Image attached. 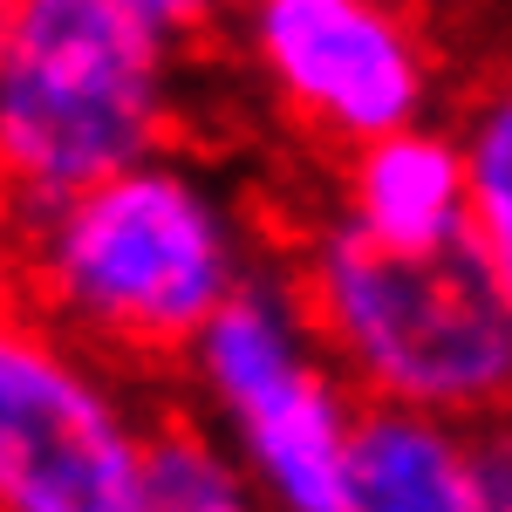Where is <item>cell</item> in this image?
I'll list each match as a JSON object with an SVG mask.
<instances>
[{
	"label": "cell",
	"mask_w": 512,
	"mask_h": 512,
	"mask_svg": "<svg viewBox=\"0 0 512 512\" xmlns=\"http://www.w3.org/2000/svg\"><path fill=\"white\" fill-rule=\"evenodd\" d=\"M239 274V212L164 151L14 219V294L117 362H178Z\"/></svg>",
	"instance_id": "obj_1"
},
{
	"label": "cell",
	"mask_w": 512,
	"mask_h": 512,
	"mask_svg": "<svg viewBox=\"0 0 512 512\" xmlns=\"http://www.w3.org/2000/svg\"><path fill=\"white\" fill-rule=\"evenodd\" d=\"M294 287L355 396L417 403L458 424L499 417L512 383V260L478 233L396 253L335 219L294 267Z\"/></svg>",
	"instance_id": "obj_2"
},
{
	"label": "cell",
	"mask_w": 512,
	"mask_h": 512,
	"mask_svg": "<svg viewBox=\"0 0 512 512\" xmlns=\"http://www.w3.org/2000/svg\"><path fill=\"white\" fill-rule=\"evenodd\" d=\"M178 144V35L123 0H7L0 198L28 219Z\"/></svg>",
	"instance_id": "obj_3"
},
{
	"label": "cell",
	"mask_w": 512,
	"mask_h": 512,
	"mask_svg": "<svg viewBox=\"0 0 512 512\" xmlns=\"http://www.w3.org/2000/svg\"><path fill=\"white\" fill-rule=\"evenodd\" d=\"M239 48L301 137L355 151L431 117L437 48L403 0H239Z\"/></svg>",
	"instance_id": "obj_4"
},
{
	"label": "cell",
	"mask_w": 512,
	"mask_h": 512,
	"mask_svg": "<svg viewBox=\"0 0 512 512\" xmlns=\"http://www.w3.org/2000/svg\"><path fill=\"white\" fill-rule=\"evenodd\" d=\"M123 390L41 315L0 301V512H144Z\"/></svg>",
	"instance_id": "obj_5"
},
{
	"label": "cell",
	"mask_w": 512,
	"mask_h": 512,
	"mask_svg": "<svg viewBox=\"0 0 512 512\" xmlns=\"http://www.w3.org/2000/svg\"><path fill=\"white\" fill-rule=\"evenodd\" d=\"M349 410L355 390L328 362V349L301 355L246 396H233L219 417L233 431V458L253 499H274L287 512H349V485H342Z\"/></svg>",
	"instance_id": "obj_6"
},
{
	"label": "cell",
	"mask_w": 512,
	"mask_h": 512,
	"mask_svg": "<svg viewBox=\"0 0 512 512\" xmlns=\"http://www.w3.org/2000/svg\"><path fill=\"white\" fill-rule=\"evenodd\" d=\"M465 437L472 424H458V417L355 396L349 431H342L349 512H478Z\"/></svg>",
	"instance_id": "obj_7"
},
{
	"label": "cell",
	"mask_w": 512,
	"mask_h": 512,
	"mask_svg": "<svg viewBox=\"0 0 512 512\" xmlns=\"http://www.w3.org/2000/svg\"><path fill=\"white\" fill-rule=\"evenodd\" d=\"M349 219L362 239L396 253H431L472 233L465 219V178H458V137L437 123H403L349 151Z\"/></svg>",
	"instance_id": "obj_8"
},
{
	"label": "cell",
	"mask_w": 512,
	"mask_h": 512,
	"mask_svg": "<svg viewBox=\"0 0 512 512\" xmlns=\"http://www.w3.org/2000/svg\"><path fill=\"white\" fill-rule=\"evenodd\" d=\"M137 485H144V512H246V506H260L246 472H239L233 444H219L192 417H158V431H144V444H137Z\"/></svg>",
	"instance_id": "obj_9"
},
{
	"label": "cell",
	"mask_w": 512,
	"mask_h": 512,
	"mask_svg": "<svg viewBox=\"0 0 512 512\" xmlns=\"http://www.w3.org/2000/svg\"><path fill=\"white\" fill-rule=\"evenodd\" d=\"M458 178H465V219L472 233L512 260V103L492 89L458 130Z\"/></svg>",
	"instance_id": "obj_10"
},
{
	"label": "cell",
	"mask_w": 512,
	"mask_h": 512,
	"mask_svg": "<svg viewBox=\"0 0 512 512\" xmlns=\"http://www.w3.org/2000/svg\"><path fill=\"white\" fill-rule=\"evenodd\" d=\"M123 7H137L144 21H158L164 35H178V41H192V35H205L212 21H226L239 0H123Z\"/></svg>",
	"instance_id": "obj_11"
},
{
	"label": "cell",
	"mask_w": 512,
	"mask_h": 512,
	"mask_svg": "<svg viewBox=\"0 0 512 512\" xmlns=\"http://www.w3.org/2000/svg\"><path fill=\"white\" fill-rule=\"evenodd\" d=\"M0 301H21L14 294V219H7V198H0Z\"/></svg>",
	"instance_id": "obj_12"
},
{
	"label": "cell",
	"mask_w": 512,
	"mask_h": 512,
	"mask_svg": "<svg viewBox=\"0 0 512 512\" xmlns=\"http://www.w3.org/2000/svg\"><path fill=\"white\" fill-rule=\"evenodd\" d=\"M0 21H7V0H0Z\"/></svg>",
	"instance_id": "obj_13"
}]
</instances>
